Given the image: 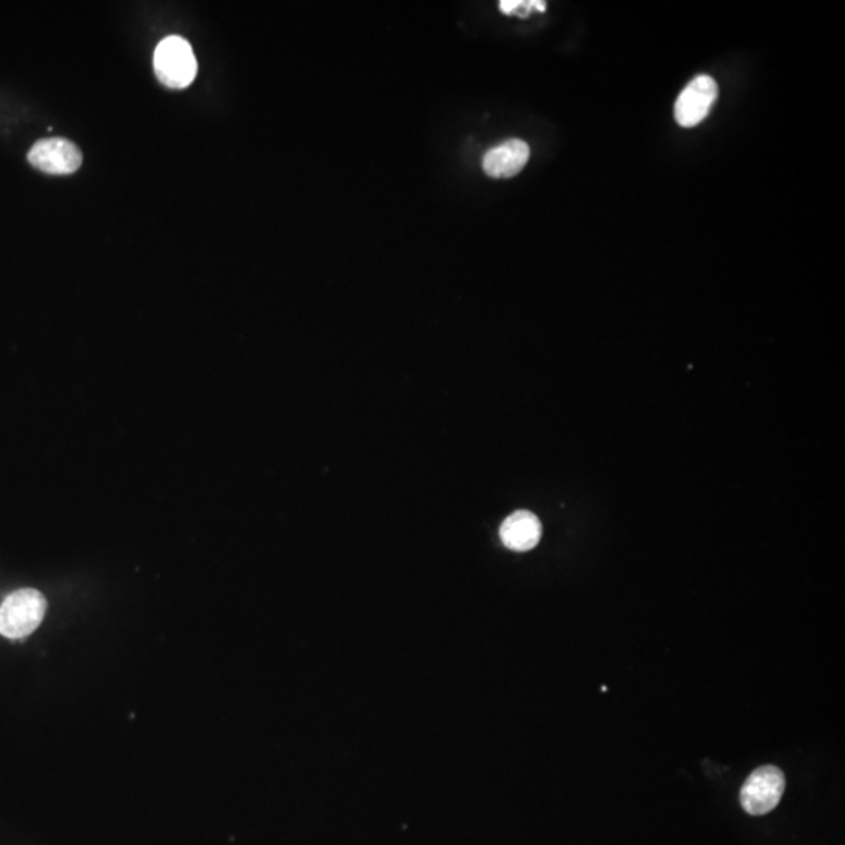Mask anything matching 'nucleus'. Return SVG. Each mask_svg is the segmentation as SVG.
Segmentation results:
<instances>
[{
  "label": "nucleus",
  "mask_w": 845,
  "mask_h": 845,
  "mask_svg": "<svg viewBox=\"0 0 845 845\" xmlns=\"http://www.w3.org/2000/svg\"><path fill=\"white\" fill-rule=\"evenodd\" d=\"M46 609V598L38 590H16L0 606V634L8 639L29 636L43 622Z\"/></svg>",
  "instance_id": "1"
},
{
  "label": "nucleus",
  "mask_w": 845,
  "mask_h": 845,
  "mask_svg": "<svg viewBox=\"0 0 845 845\" xmlns=\"http://www.w3.org/2000/svg\"><path fill=\"white\" fill-rule=\"evenodd\" d=\"M154 68L160 82L173 90L187 88L198 74L195 52L185 38L177 35L160 41L155 49Z\"/></svg>",
  "instance_id": "2"
},
{
  "label": "nucleus",
  "mask_w": 845,
  "mask_h": 845,
  "mask_svg": "<svg viewBox=\"0 0 845 845\" xmlns=\"http://www.w3.org/2000/svg\"><path fill=\"white\" fill-rule=\"evenodd\" d=\"M784 788L786 780L778 767H759L745 781L741 791L742 806L752 816H763L777 808Z\"/></svg>",
  "instance_id": "3"
},
{
  "label": "nucleus",
  "mask_w": 845,
  "mask_h": 845,
  "mask_svg": "<svg viewBox=\"0 0 845 845\" xmlns=\"http://www.w3.org/2000/svg\"><path fill=\"white\" fill-rule=\"evenodd\" d=\"M719 96L716 80L702 74L687 83L675 102V119L681 127H695L711 113Z\"/></svg>",
  "instance_id": "4"
},
{
  "label": "nucleus",
  "mask_w": 845,
  "mask_h": 845,
  "mask_svg": "<svg viewBox=\"0 0 845 845\" xmlns=\"http://www.w3.org/2000/svg\"><path fill=\"white\" fill-rule=\"evenodd\" d=\"M29 162L43 173L66 176L76 173L82 165V152L65 138H47L33 144Z\"/></svg>",
  "instance_id": "5"
},
{
  "label": "nucleus",
  "mask_w": 845,
  "mask_h": 845,
  "mask_svg": "<svg viewBox=\"0 0 845 845\" xmlns=\"http://www.w3.org/2000/svg\"><path fill=\"white\" fill-rule=\"evenodd\" d=\"M529 160V146L522 140H507L486 152L482 169L492 179L517 176Z\"/></svg>",
  "instance_id": "6"
},
{
  "label": "nucleus",
  "mask_w": 845,
  "mask_h": 845,
  "mask_svg": "<svg viewBox=\"0 0 845 845\" xmlns=\"http://www.w3.org/2000/svg\"><path fill=\"white\" fill-rule=\"evenodd\" d=\"M542 536L539 518L528 511H518L509 515L500 528V537L509 550H533Z\"/></svg>",
  "instance_id": "7"
},
{
  "label": "nucleus",
  "mask_w": 845,
  "mask_h": 845,
  "mask_svg": "<svg viewBox=\"0 0 845 845\" xmlns=\"http://www.w3.org/2000/svg\"><path fill=\"white\" fill-rule=\"evenodd\" d=\"M500 10L503 11L504 15H517L520 18H526L533 10H547V4L543 0H528V2L526 0H501Z\"/></svg>",
  "instance_id": "8"
}]
</instances>
